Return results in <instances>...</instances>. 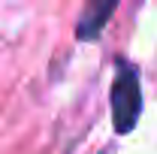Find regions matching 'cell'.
<instances>
[{
    "label": "cell",
    "instance_id": "cell-1",
    "mask_svg": "<svg viewBox=\"0 0 157 154\" xmlns=\"http://www.w3.org/2000/svg\"><path fill=\"white\" fill-rule=\"evenodd\" d=\"M142 115V85L139 70L130 60H118L115 82H112V124L115 133L127 136Z\"/></svg>",
    "mask_w": 157,
    "mask_h": 154
},
{
    "label": "cell",
    "instance_id": "cell-3",
    "mask_svg": "<svg viewBox=\"0 0 157 154\" xmlns=\"http://www.w3.org/2000/svg\"><path fill=\"white\" fill-rule=\"evenodd\" d=\"M103 154H109V151H103Z\"/></svg>",
    "mask_w": 157,
    "mask_h": 154
},
{
    "label": "cell",
    "instance_id": "cell-2",
    "mask_svg": "<svg viewBox=\"0 0 157 154\" xmlns=\"http://www.w3.org/2000/svg\"><path fill=\"white\" fill-rule=\"evenodd\" d=\"M118 3H121V0H88L85 9H82V18H78L76 37L82 39V42L97 39L100 33H103V27L109 24V18H112V12H115Z\"/></svg>",
    "mask_w": 157,
    "mask_h": 154
}]
</instances>
